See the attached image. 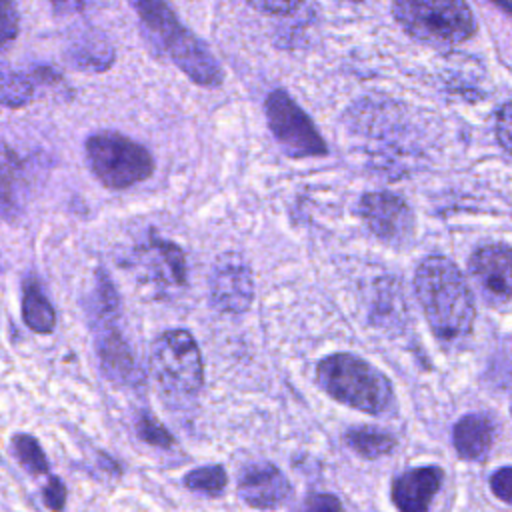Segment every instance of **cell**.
Segmentation results:
<instances>
[{"mask_svg":"<svg viewBox=\"0 0 512 512\" xmlns=\"http://www.w3.org/2000/svg\"><path fill=\"white\" fill-rule=\"evenodd\" d=\"M414 290L432 332L444 342L464 338L474 324V298L458 266L444 256H428L414 274Z\"/></svg>","mask_w":512,"mask_h":512,"instance_id":"cell-1","label":"cell"},{"mask_svg":"<svg viewBox=\"0 0 512 512\" xmlns=\"http://www.w3.org/2000/svg\"><path fill=\"white\" fill-rule=\"evenodd\" d=\"M158 48L196 84L218 86L222 70L210 50L172 12L166 0H130Z\"/></svg>","mask_w":512,"mask_h":512,"instance_id":"cell-2","label":"cell"},{"mask_svg":"<svg viewBox=\"0 0 512 512\" xmlns=\"http://www.w3.org/2000/svg\"><path fill=\"white\" fill-rule=\"evenodd\" d=\"M316 384L336 402L372 416L388 412L394 404L388 376L350 352H334L322 358L316 366Z\"/></svg>","mask_w":512,"mask_h":512,"instance_id":"cell-3","label":"cell"},{"mask_svg":"<svg viewBox=\"0 0 512 512\" xmlns=\"http://www.w3.org/2000/svg\"><path fill=\"white\" fill-rule=\"evenodd\" d=\"M150 370L160 394L176 404L192 400L204 384L200 348L188 330L162 332L150 350Z\"/></svg>","mask_w":512,"mask_h":512,"instance_id":"cell-4","label":"cell"},{"mask_svg":"<svg viewBox=\"0 0 512 512\" xmlns=\"http://www.w3.org/2000/svg\"><path fill=\"white\" fill-rule=\"evenodd\" d=\"M400 28L430 46H454L468 40L476 22L464 0H392Z\"/></svg>","mask_w":512,"mask_h":512,"instance_id":"cell-5","label":"cell"},{"mask_svg":"<svg viewBox=\"0 0 512 512\" xmlns=\"http://www.w3.org/2000/svg\"><path fill=\"white\" fill-rule=\"evenodd\" d=\"M86 160L92 174L112 190L130 188L154 172L152 154L136 140L118 132H100L86 140Z\"/></svg>","mask_w":512,"mask_h":512,"instance_id":"cell-6","label":"cell"},{"mask_svg":"<svg viewBox=\"0 0 512 512\" xmlns=\"http://www.w3.org/2000/svg\"><path fill=\"white\" fill-rule=\"evenodd\" d=\"M96 354L100 360V370L104 376L116 384H130L138 376L136 360L130 352L126 338L118 328V298L114 286L100 272L98 288H96Z\"/></svg>","mask_w":512,"mask_h":512,"instance_id":"cell-7","label":"cell"},{"mask_svg":"<svg viewBox=\"0 0 512 512\" xmlns=\"http://www.w3.org/2000/svg\"><path fill=\"white\" fill-rule=\"evenodd\" d=\"M268 128L290 158H316L328 152L324 138L312 118L296 104L286 90H272L264 102Z\"/></svg>","mask_w":512,"mask_h":512,"instance_id":"cell-8","label":"cell"},{"mask_svg":"<svg viewBox=\"0 0 512 512\" xmlns=\"http://www.w3.org/2000/svg\"><path fill=\"white\" fill-rule=\"evenodd\" d=\"M210 302L226 314H242L254 300V274L238 252L220 254L208 274Z\"/></svg>","mask_w":512,"mask_h":512,"instance_id":"cell-9","label":"cell"},{"mask_svg":"<svg viewBox=\"0 0 512 512\" xmlns=\"http://www.w3.org/2000/svg\"><path fill=\"white\" fill-rule=\"evenodd\" d=\"M358 214L366 228L382 242L400 246L414 232L410 206L392 192H368L358 202Z\"/></svg>","mask_w":512,"mask_h":512,"instance_id":"cell-10","label":"cell"},{"mask_svg":"<svg viewBox=\"0 0 512 512\" xmlns=\"http://www.w3.org/2000/svg\"><path fill=\"white\" fill-rule=\"evenodd\" d=\"M292 492L290 480L270 462L246 464L238 476V496L250 508H280L292 498Z\"/></svg>","mask_w":512,"mask_h":512,"instance_id":"cell-11","label":"cell"},{"mask_svg":"<svg viewBox=\"0 0 512 512\" xmlns=\"http://www.w3.org/2000/svg\"><path fill=\"white\" fill-rule=\"evenodd\" d=\"M470 272L486 298L494 302L512 300V248L484 244L470 256Z\"/></svg>","mask_w":512,"mask_h":512,"instance_id":"cell-12","label":"cell"},{"mask_svg":"<svg viewBox=\"0 0 512 512\" xmlns=\"http://www.w3.org/2000/svg\"><path fill=\"white\" fill-rule=\"evenodd\" d=\"M442 482L444 472L438 466L410 468L392 480L390 496L398 512H428Z\"/></svg>","mask_w":512,"mask_h":512,"instance_id":"cell-13","label":"cell"},{"mask_svg":"<svg viewBox=\"0 0 512 512\" xmlns=\"http://www.w3.org/2000/svg\"><path fill=\"white\" fill-rule=\"evenodd\" d=\"M494 424L486 414L474 412L462 416L452 430L456 452L464 460H482L492 446Z\"/></svg>","mask_w":512,"mask_h":512,"instance_id":"cell-14","label":"cell"},{"mask_svg":"<svg viewBox=\"0 0 512 512\" xmlns=\"http://www.w3.org/2000/svg\"><path fill=\"white\" fill-rule=\"evenodd\" d=\"M22 320L38 334H48L56 326V312L34 276H28L22 286Z\"/></svg>","mask_w":512,"mask_h":512,"instance_id":"cell-15","label":"cell"},{"mask_svg":"<svg viewBox=\"0 0 512 512\" xmlns=\"http://www.w3.org/2000/svg\"><path fill=\"white\" fill-rule=\"evenodd\" d=\"M346 446L366 460H376L396 448V438L376 426H356L344 432Z\"/></svg>","mask_w":512,"mask_h":512,"instance_id":"cell-16","label":"cell"},{"mask_svg":"<svg viewBox=\"0 0 512 512\" xmlns=\"http://www.w3.org/2000/svg\"><path fill=\"white\" fill-rule=\"evenodd\" d=\"M10 444H12L14 458L28 474L40 476V474L50 472V462H48L40 442L32 434H22V432L14 434Z\"/></svg>","mask_w":512,"mask_h":512,"instance_id":"cell-17","label":"cell"},{"mask_svg":"<svg viewBox=\"0 0 512 512\" xmlns=\"http://www.w3.org/2000/svg\"><path fill=\"white\" fill-rule=\"evenodd\" d=\"M228 484V474L224 470V466L220 464H210V466H200L190 470L184 476V486L190 492L208 496V498H216L224 492Z\"/></svg>","mask_w":512,"mask_h":512,"instance_id":"cell-18","label":"cell"},{"mask_svg":"<svg viewBox=\"0 0 512 512\" xmlns=\"http://www.w3.org/2000/svg\"><path fill=\"white\" fill-rule=\"evenodd\" d=\"M150 248L162 260V264L170 276V282L184 284L186 282V260H184L182 250L176 244H172L164 238H158V236H150Z\"/></svg>","mask_w":512,"mask_h":512,"instance_id":"cell-19","label":"cell"},{"mask_svg":"<svg viewBox=\"0 0 512 512\" xmlns=\"http://www.w3.org/2000/svg\"><path fill=\"white\" fill-rule=\"evenodd\" d=\"M34 86L28 76L4 70L2 76V100L8 108H20L32 98Z\"/></svg>","mask_w":512,"mask_h":512,"instance_id":"cell-20","label":"cell"},{"mask_svg":"<svg viewBox=\"0 0 512 512\" xmlns=\"http://www.w3.org/2000/svg\"><path fill=\"white\" fill-rule=\"evenodd\" d=\"M136 434L140 440H144L146 444L156 446V448H172L174 446L172 434L148 412H142L136 418Z\"/></svg>","mask_w":512,"mask_h":512,"instance_id":"cell-21","label":"cell"},{"mask_svg":"<svg viewBox=\"0 0 512 512\" xmlns=\"http://www.w3.org/2000/svg\"><path fill=\"white\" fill-rule=\"evenodd\" d=\"M296 512H344V508L334 494L314 492L306 496V500L298 506Z\"/></svg>","mask_w":512,"mask_h":512,"instance_id":"cell-22","label":"cell"},{"mask_svg":"<svg viewBox=\"0 0 512 512\" xmlns=\"http://www.w3.org/2000/svg\"><path fill=\"white\" fill-rule=\"evenodd\" d=\"M66 496H68V492H66L64 482L58 476H50L46 486L42 488L44 506L52 512H62L66 506Z\"/></svg>","mask_w":512,"mask_h":512,"instance_id":"cell-23","label":"cell"},{"mask_svg":"<svg viewBox=\"0 0 512 512\" xmlns=\"http://www.w3.org/2000/svg\"><path fill=\"white\" fill-rule=\"evenodd\" d=\"M496 138L500 146L512 154V102L504 104L496 114Z\"/></svg>","mask_w":512,"mask_h":512,"instance_id":"cell-24","label":"cell"},{"mask_svg":"<svg viewBox=\"0 0 512 512\" xmlns=\"http://www.w3.org/2000/svg\"><path fill=\"white\" fill-rule=\"evenodd\" d=\"M490 488L496 498L512 504V466L498 468L490 478Z\"/></svg>","mask_w":512,"mask_h":512,"instance_id":"cell-25","label":"cell"},{"mask_svg":"<svg viewBox=\"0 0 512 512\" xmlns=\"http://www.w3.org/2000/svg\"><path fill=\"white\" fill-rule=\"evenodd\" d=\"M252 8H256L262 14H274V16H286L292 10L298 8L300 0H248Z\"/></svg>","mask_w":512,"mask_h":512,"instance_id":"cell-26","label":"cell"},{"mask_svg":"<svg viewBox=\"0 0 512 512\" xmlns=\"http://www.w3.org/2000/svg\"><path fill=\"white\" fill-rule=\"evenodd\" d=\"M18 30V12L12 0H2V42L8 44L16 38Z\"/></svg>","mask_w":512,"mask_h":512,"instance_id":"cell-27","label":"cell"},{"mask_svg":"<svg viewBox=\"0 0 512 512\" xmlns=\"http://www.w3.org/2000/svg\"><path fill=\"white\" fill-rule=\"evenodd\" d=\"M52 6L60 12H70V10H78L82 6V0H50Z\"/></svg>","mask_w":512,"mask_h":512,"instance_id":"cell-28","label":"cell"},{"mask_svg":"<svg viewBox=\"0 0 512 512\" xmlns=\"http://www.w3.org/2000/svg\"><path fill=\"white\" fill-rule=\"evenodd\" d=\"M340 2H362V0H340Z\"/></svg>","mask_w":512,"mask_h":512,"instance_id":"cell-29","label":"cell"}]
</instances>
